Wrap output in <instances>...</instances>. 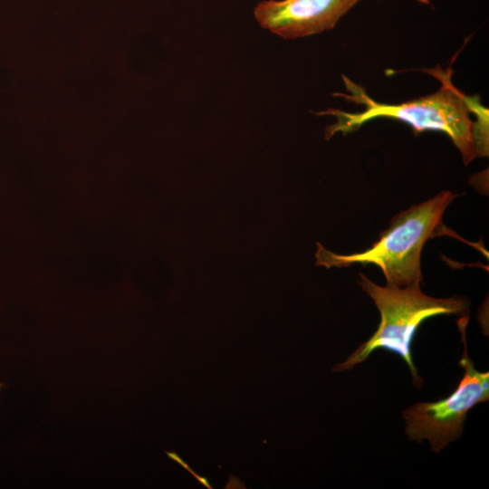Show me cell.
Listing matches in <instances>:
<instances>
[{
    "mask_svg": "<svg viewBox=\"0 0 489 489\" xmlns=\"http://www.w3.org/2000/svg\"><path fill=\"white\" fill-rule=\"evenodd\" d=\"M426 72L441 82L439 90L430 95L398 104L381 103L373 100L363 87L342 75L346 90L350 94L340 92L334 95L362 105L364 110L355 113L337 109L318 112V115L336 118V122L325 129V139H329L338 132L343 135L353 132L375 119H392L410 125L416 135L425 130L446 133L460 151L465 165H468L476 155L472 138L474 120L470 117L472 112L466 95L452 83L451 67L446 71L437 67L427 70Z\"/></svg>",
    "mask_w": 489,
    "mask_h": 489,
    "instance_id": "obj_1",
    "label": "cell"
},
{
    "mask_svg": "<svg viewBox=\"0 0 489 489\" xmlns=\"http://www.w3.org/2000/svg\"><path fill=\"white\" fill-rule=\"evenodd\" d=\"M456 195L444 191L395 216L390 226L369 249L352 254H338L317 243L316 265L347 267L352 264H374L383 272L387 285L420 284L422 248L441 225L446 208Z\"/></svg>",
    "mask_w": 489,
    "mask_h": 489,
    "instance_id": "obj_2",
    "label": "cell"
},
{
    "mask_svg": "<svg viewBox=\"0 0 489 489\" xmlns=\"http://www.w3.org/2000/svg\"><path fill=\"white\" fill-rule=\"evenodd\" d=\"M360 277L359 283L380 312V322L372 336L332 370H350L362 363L373 351L386 350L404 360L411 372L413 384L420 388L423 380L417 373L411 353V343L417 330L425 320L436 315L465 314L468 312L467 302L457 296L434 298L426 295L420 290V284L383 287L361 273Z\"/></svg>",
    "mask_w": 489,
    "mask_h": 489,
    "instance_id": "obj_3",
    "label": "cell"
},
{
    "mask_svg": "<svg viewBox=\"0 0 489 489\" xmlns=\"http://www.w3.org/2000/svg\"><path fill=\"white\" fill-rule=\"evenodd\" d=\"M467 318L458 322L464 343L459 365L465 373L457 388L436 402H418L403 411L405 432L409 440H427L438 453L463 434L467 413L489 398V374L475 369L468 356L465 340Z\"/></svg>",
    "mask_w": 489,
    "mask_h": 489,
    "instance_id": "obj_4",
    "label": "cell"
},
{
    "mask_svg": "<svg viewBox=\"0 0 489 489\" xmlns=\"http://www.w3.org/2000/svg\"><path fill=\"white\" fill-rule=\"evenodd\" d=\"M360 0H269L260 2L254 14L259 24L291 40L334 28Z\"/></svg>",
    "mask_w": 489,
    "mask_h": 489,
    "instance_id": "obj_5",
    "label": "cell"
},
{
    "mask_svg": "<svg viewBox=\"0 0 489 489\" xmlns=\"http://www.w3.org/2000/svg\"><path fill=\"white\" fill-rule=\"evenodd\" d=\"M471 112L475 116L472 138L476 157L484 158L489 152L488 109L482 105L478 96H466Z\"/></svg>",
    "mask_w": 489,
    "mask_h": 489,
    "instance_id": "obj_6",
    "label": "cell"
},
{
    "mask_svg": "<svg viewBox=\"0 0 489 489\" xmlns=\"http://www.w3.org/2000/svg\"><path fill=\"white\" fill-rule=\"evenodd\" d=\"M166 454L168 455V457H170V458L176 460L177 462L181 463V465H182L184 467L187 468L188 471H189L192 475H194L197 477V479L200 483H202L205 486H206V487H208V488H211V486L209 485V483L207 482V480H206V478H202V477L197 475L195 473H193L192 470L189 469V468L187 467V465H186V464L178 457V455H177V454L171 453V452H166Z\"/></svg>",
    "mask_w": 489,
    "mask_h": 489,
    "instance_id": "obj_7",
    "label": "cell"
}]
</instances>
